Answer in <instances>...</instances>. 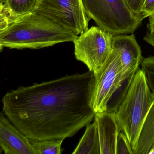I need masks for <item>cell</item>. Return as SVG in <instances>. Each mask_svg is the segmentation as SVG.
Instances as JSON below:
<instances>
[{
	"label": "cell",
	"mask_w": 154,
	"mask_h": 154,
	"mask_svg": "<svg viewBox=\"0 0 154 154\" xmlns=\"http://www.w3.org/2000/svg\"><path fill=\"white\" fill-rule=\"evenodd\" d=\"M94 79V73L89 71L19 87L3 97L4 113L30 140H65L94 119L91 105Z\"/></svg>",
	"instance_id": "6da1fadb"
},
{
	"label": "cell",
	"mask_w": 154,
	"mask_h": 154,
	"mask_svg": "<svg viewBox=\"0 0 154 154\" xmlns=\"http://www.w3.org/2000/svg\"><path fill=\"white\" fill-rule=\"evenodd\" d=\"M77 37L48 18L30 13L10 20L0 32V44L10 49H39L74 42Z\"/></svg>",
	"instance_id": "7a4b0ae2"
},
{
	"label": "cell",
	"mask_w": 154,
	"mask_h": 154,
	"mask_svg": "<svg viewBox=\"0 0 154 154\" xmlns=\"http://www.w3.org/2000/svg\"><path fill=\"white\" fill-rule=\"evenodd\" d=\"M154 102V95L139 68L115 112L120 131L125 135L133 151L136 147L146 118Z\"/></svg>",
	"instance_id": "3957f363"
},
{
	"label": "cell",
	"mask_w": 154,
	"mask_h": 154,
	"mask_svg": "<svg viewBox=\"0 0 154 154\" xmlns=\"http://www.w3.org/2000/svg\"><path fill=\"white\" fill-rule=\"evenodd\" d=\"M86 13L98 27L113 35L132 33L144 19L124 0H82Z\"/></svg>",
	"instance_id": "277c9868"
},
{
	"label": "cell",
	"mask_w": 154,
	"mask_h": 154,
	"mask_svg": "<svg viewBox=\"0 0 154 154\" xmlns=\"http://www.w3.org/2000/svg\"><path fill=\"white\" fill-rule=\"evenodd\" d=\"M32 13L46 17L77 35L88 29L91 19L82 0H38Z\"/></svg>",
	"instance_id": "5b68a950"
},
{
	"label": "cell",
	"mask_w": 154,
	"mask_h": 154,
	"mask_svg": "<svg viewBox=\"0 0 154 154\" xmlns=\"http://www.w3.org/2000/svg\"><path fill=\"white\" fill-rule=\"evenodd\" d=\"M122 76L123 66L120 56L112 49L104 65L94 74L91 105L96 113L108 111L109 103L114 94L123 85L133 80L125 81Z\"/></svg>",
	"instance_id": "8992f818"
},
{
	"label": "cell",
	"mask_w": 154,
	"mask_h": 154,
	"mask_svg": "<svg viewBox=\"0 0 154 154\" xmlns=\"http://www.w3.org/2000/svg\"><path fill=\"white\" fill-rule=\"evenodd\" d=\"M113 35L98 26L88 28L73 42L76 58L97 73L111 53Z\"/></svg>",
	"instance_id": "52a82bcc"
},
{
	"label": "cell",
	"mask_w": 154,
	"mask_h": 154,
	"mask_svg": "<svg viewBox=\"0 0 154 154\" xmlns=\"http://www.w3.org/2000/svg\"><path fill=\"white\" fill-rule=\"evenodd\" d=\"M112 49L120 56L123 66V79L125 81L131 80L139 68L143 57L141 47L134 34L113 35Z\"/></svg>",
	"instance_id": "ba28073f"
},
{
	"label": "cell",
	"mask_w": 154,
	"mask_h": 154,
	"mask_svg": "<svg viewBox=\"0 0 154 154\" xmlns=\"http://www.w3.org/2000/svg\"><path fill=\"white\" fill-rule=\"evenodd\" d=\"M0 113V147L5 154H38L30 140Z\"/></svg>",
	"instance_id": "9c48e42d"
},
{
	"label": "cell",
	"mask_w": 154,
	"mask_h": 154,
	"mask_svg": "<svg viewBox=\"0 0 154 154\" xmlns=\"http://www.w3.org/2000/svg\"><path fill=\"white\" fill-rule=\"evenodd\" d=\"M94 121L97 128L100 154H116L117 142L121 131L115 112L96 113Z\"/></svg>",
	"instance_id": "30bf717a"
},
{
	"label": "cell",
	"mask_w": 154,
	"mask_h": 154,
	"mask_svg": "<svg viewBox=\"0 0 154 154\" xmlns=\"http://www.w3.org/2000/svg\"><path fill=\"white\" fill-rule=\"evenodd\" d=\"M154 154V102L141 130L133 154Z\"/></svg>",
	"instance_id": "8fae6325"
},
{
	"label": "cell",
	"mask_w": 154,
	"mask_h": 154,
	"mask_svg": "<svg viewBox=\"0 0 154 154\" xmlns=\"http://www.w3.org/2000/svg\"><path fill=\"white\" fill-rule=\"evenodd\" d=\"M73 154H100L99 138L95 121L87 126L85 133Z\"/></svg>",
	"instance_id": "7c38bea8"
},
{
	"label": "cell",
	"mask_w": 154,
	"mask_h": 154,
	"mask_svg": "<svg viewBox=\"0 0 154 154\" xmlns=\"http://www.w3.org/2000/svg\"><path fill=\"white\" fill-rule=\"evenodd\" d=\"M38 0H5V11L13 18L32 12Z\"/></svg>",
	"instance_id": "4fadbf2b"
},
{
	"label": "cell",
	"mask_w": 154,
	"mask_h": 154,
	"mask_svg": "<svg viewBox=\"0 0 154 154\" xmlns=\"http://www.w3.org/2000/svg\"><path fill=\"white\" fill-rule=\"evenodd\" d=\"M30 140L38 154H60L62 153L61 145L64 140L63 139Z\"/></svg>",
	"instance_id": "5bb4252c"
},
{
	"label": "cell",
	"mask_w": 154,
	"mask_h": 154,
	"mask_svg": "<svg viewBox=\"0 0 154 154\" xmlns=\"http://www.w3.org/2000/svg\"><path fill=\"white\" fill-rule=\"evenodd\" d=\"M140 65L147 85L154 96V56L143 58Z\"/></svg>",
	"instance_id": "9a60e30c"
},
{
	"label": "cell",
	"mask_w": 154,
	"mask_h": 154,
	"mask_svg": "<svg viewBox=\"0 0 154 154\" xmlns=\"http://www.w3.org/2000/svg\"><path fill=\"white\" fill-rule=\"evenodd\" d=\"M116 154H133V150L126 136L121 131L118 137Z\"/></svg>",
	"instance_id": "2e32d148"
},
{
	"label": "cell",
	"mask_w": 154,
	"mask_h": 154,
	"mask_svg": "<svg viewBox=\"0 0 154 154\" xmlns=\"http://www.w3.org/2000/svg\"><path fill=\"white\" fill-rule=\"evenodd\" d=\"M144 40L154 47V14L149 16L147 32Z\"/></svg>",
	"instance_id": "e0dca14e"
},
{
	"label": "cell",
	"mask_w": 154,
	"mask_h": 154,
	"mask_svg": "<svg viewBox=\"0 0 154 154\" xmlns=\"http://www.w3.org/2000/svg\"><path fill=\"white\" fill-rule=\"evenodd\" d=\"M127 5L134 13L142 14V10L145 0H124Z\"/></svg>",
	"instance_id": "ac0fdd59"
},
{
	"label": "cell",
	"mask_w": 154,
	"mask_h": 154,
	"mask_svg": "<svg viewBox=\"0 0 154 154\" xmlns=\"http://www.w3.org/2000/svg\"><path fill=\"white\" fill-rule=\"evenodd\" d=\"M154 14V0H145L142 10V14L146 18Z\"/></svg>",
	"instance_id": "d6986e66"
},
{
	"label": "cell",
	"mask_w": 154,
	"mask_h": 154,
	"mask_svg": "<svg viewBox=\"0 0 154 154\" xmlns=\"http://www.w3.org/2000/svg\"><path fill=\"white\" fill-rule=\"evenodd\" d=\"M10 20L8 15L5 12L0 13V25L9 23Z\"/></svg>",
	"instance_id": "ffe728a7"
},
{
	"label": "cell",
	"mask_w": 154,
	"mask_h": 154,
	"mask_svg": "<svg viewBox=\"0 0 154 154\" xmlns=\"http://www.w3.org/2000/svg\"><path fill=\"white\" fill-rule=\"evenodd\" d=\"M9 23L0 25V32H1L3 30H4V29L7 27Z\"/></svg>",
	"instance_id": "44dd1931"
},
{
	"label": "cell",
	"mask_w": 154,
	"mask_h": 154,
	"mask_svg": "<svg viewBox=\"0 0 154 154\" xmlns=\"http://www.w3.org/2000/svg\"><path fill=\"white\" fill-rule=\"evenodd\" d=\"M4 6L3 5H0V13H4Z\"/></svg>",
	"instance_id": "7402d4cb"
},
{
	"label": "cell",
	"mask_w": 154,
	"mask_h": 154,
	"mask_svg": "<svg viewBox=\"0 0 154 154\" xmlns=\"http://www.w3.org/2000/svg\"><path fill=\"white\" fill-rule=\"evenodd\" d=\"M5 0H0V5H3Z\"/></svg>",
	"instance_id": "603a6c76"
},
{
	"label": "cell",
	"mask_w": 154,
	"mask_h": 154,
	"mask_svg": "<svg viewBox=\"0 0 154 154\" xmlns=\"http://www.w3.org/2000/svg\"><path fill=\"white\" fill-rule=\"evenodd\" d=\"M4 47H3V46H2V45H1V44H0V52H1L2 51V49Z\"/></svg>",
	"instance_id": "cb8c5ba5"
}]
</instances>
